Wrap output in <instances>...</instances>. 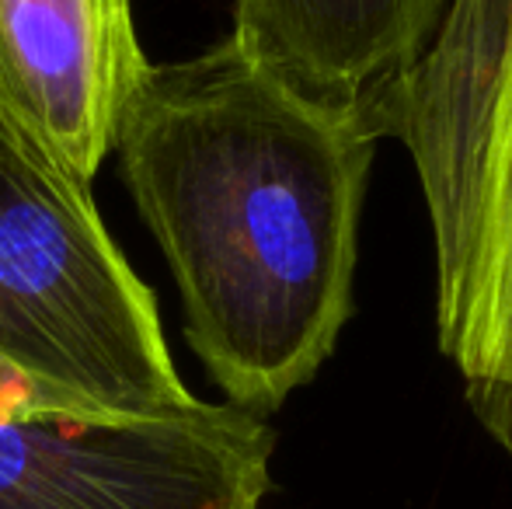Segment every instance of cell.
I'll return each mask as SVG.
<instances>
[{"mask_svg":"<svg viewBox=\"0 0 512 509\" xmlns=\"http://www.w3.org/2000/svg\"><path fill=\"white\" fill-rule=\"evenodd\" d=\"M380 136L300 98L230 39L150 63L112 150L227 405L279 412L349 325Z\"/></svg>","mask_w":512,"mask_h":509,"instance_id":"cell-1","label":"cell"},{"mask_svg":"<svg viewBox=\"0 0 512 509\" xmlns=\"http://www.w3.org/2000/svg\"><path fill=\"white\" fill-rule=\"evenodd\" d=\"M196 405L91 189L0 112V408L140 422Z\"/></svg>","mask_w":512,"mask_h":509,"instance_id":"cell-2","label":"cell"},{"mask_svg":"<svg viewBox=\"0 0 512 509\" xmlns=\"http://www.w3.org/2000/svg\"><path fill=\"white\" fill-rule=\"evenodd\" d=\"M408 147L436 241V339L512 454V0H450L373 116Z\"/></svg>","mask_w":512,"mask_h":509,"instance_id":"cell-3","label":"cell"},{"mask_svg":"<svg viewBox=\"0 0 512 509\" xmlns=\"http://www.w3.org/2000/svg\"><path fill=\"white\" fill-rule=\"evenodd\" d=\"M276 433L234 405L98 422L0 408V509H265Z\"/></svg>","mask_w":512,"mask_h":509,"instance_id":"cell-4","label":"cell"},{"mask_svg":"<svg viewBox=\"0 0 512 509\" xmlns=\"http://www.w3.org/2000/svg\"><path fill=\"white\" fill-rule=\"evenodd\" d=\"M147 67L129 0H0V112L88 189Z\"/></svg>","mask_w":512,"mask_h":509,"instance_id":"cell-5","label":"cell"},{"mask_svg":"<svg viewBox=\"0 0 512 509\" xmlns=\"http://www.w3.org/2000/svg\"><path fill=\"white\" fill-rule=\"evenodd\" d=\"M446 7L450 0H234L227 39L300 98L373 126L380 102L436 39Z\"/></svg>","mask_w":512,"mask_h":509,"instance_id":"cell-6","label":"cell"}]
</instances>
